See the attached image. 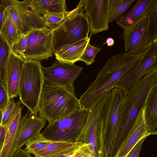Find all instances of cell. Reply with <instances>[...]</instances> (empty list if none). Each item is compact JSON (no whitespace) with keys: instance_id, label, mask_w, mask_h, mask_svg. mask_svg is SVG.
<instances>
[{"instance_id":"obj_21","label":"cell","mask_w":157,"mask_h":157,"mask_svg":"<svg viewBox=\"0 0 157 157\" xmlns=\"http://www.w3.org/2000/svg\"><path fill=\"white\" fill-rule=\"evenodd\" d=\"M145 118L150 135L157 134V86L151 91L145 104Z\"/></svg>"},{"instance_id":"obj_1","label":"cell","mask_w":157,"mask_h":157,"mask_svg":"<svg viewBox=\"0 0 157 157\" xmlns=\"http://www.w3.org/2000/svg\"><path fill=\"white\" fill-rule=\"evenodd\" d=\"M142 55L117 54L108 59L95 80L79 99L82 108L90 105L105 93L110 91L122 78L139 63Z\"/></svg>"},{"instance_id":"obj_34","label":"cell","mask_w":157,"mask_h":157,"mask_svg":"<svg viewBox=\"0 0 157 157\" xmlns=\"http://www.w3.org/2000/svg\"><path fill=\"white\" fill-rule=\"evenodd\" d=\"M146 138L145 137L141 140L131 150L127 157H139L142 146Z\"/></svg>"},{"instance_id":"obj_14","label":"cell","mask_w":157,"mask_h":157,"mask_svg":"<svg viewBox=\"0 0 157 157\" xmlns=\"http://www.w3.org/2000/svg\"><path fill=\"white\" fill-rule=\"evenodd\" d=\"M145 112V105L139 112L128 134L113 157H127L141 140L150 135L147 128Z\"/></svg>"},{"instance_id":"obj_18","label":"cell","mask_w":157,"mask_h":157,"mask_svg":"<svg viewBox=\"0 0 157 157\" xmlns=\"http://www.w3.org/2000/svg\"><path fill=\"white\" fill-rule=\"evenodd\" d=\"M25 60L10 50L6 70V88L10 99L18 96L19 83Z\"/></svg>"},{"instance_id":"obj_10","label":"cell","mask_w":157,"mask_h":157,"mask_svg":"<svg viewBox=\"0 0 157 157\" xmlns=\"http://www.w3.org/2000/svg\"><path fill=\"white\" fill-rule=\"evenodd\" d=\"M42 68L45 82L63 87L75 94L74 82L83 70L82 67L57 60L52 66Z\"/></svg>"},{"instance_id":"obj_17","label":"cell","mask_w":157,"mask_h":157,"mask_svg":"<svg viewBox=\"0 0 157 157\" xmlns=\"http://www.w3.org/2000/svg\"><path fill=\"white\" fill-rule=\"evenodd\" d=\"M23 106L8 127L5 141L0 157H12L17 150L18 142L24 124L29 115V111L24 115L22 114Z\"/></svg>"},{"instance_id":"obj_27","label":"cell","mask_w":157,"mask_h":157,"mask_svg":"<svg viewBox=\"0 0 157 157\" xmlns=\"http://www.w3.org/2000/svg\"><path fill=\"white\" fill-rule=\"evenodd\" d=\"M147 35L150 43H157V4L147 17Z\"/></svg>"},{"instance_id":"obj_8","label":"cell","mask_w":157,"mask_h":157,"mask_svg":"<svg viewBox=\"0 0 157 157\" xmlns=\"http://www.w3.org/2000/svg\"><path fill=\"white\" fill-rule=\"evenodd\" d=\"M3 2L19 36L34 30L47 28L32 0H3Z\"/></svg>"},{"instance_id":"obj_13","label":"cell","mask_w":157,"mask_h":157,"mask_svg":"<svg viewBox=\"0 0 157 157\" xmlns=\"http://www.w3.org/2000/svg\"><path fill=\"white\" fill-rule=\"evenodd\" d=\"M109 0H85L84 11L89 21L90 35L109 29Z\"/></svg>"},{"instance_id":"obj_39","label":"cell","mask_w":157,"mask_h":157,"mask_svg":"<svg viewBox=\"0 0 157 157\" xmlns=\"http://www.w3.org/2000/svg\"><path fill=\"white\" fill-rule=\"evenodd\" d=\"M3 112L0 110V121H1L2 115Z\"/></svg>"},{"instance_id":"obj_12","label":"cell","mask_w":157,"mask_h":157,"mask_svg":"<svg viewBox=\"0 0 157 157\" xmlns=\"http://www.w3.org/2000/svg\"><path fill=\"white\" fill-rule=\"evenodd\" d=\"M53 30L44 28L34 30L29 33L23 53L25 59L47 60L53 56Z\"/></svg>"},{"instance_id":"obj_36","label":"cell","mask_w":157,"mask_h":157,"mask_svg":"<svg viewBox=\"0 0 157 157\" xmlns=\"http://www.w3.org/2000/svg\"><path fill=\"white\" fill-rule=\"evenodd\" d=\"M12 157H32L30 154L21 148L17 149Z\"/></svg>"},{"instance_id":"obj_7","label":"cell","mask_w":157,"mask_h":157,"mask_svg":"<svg viewBox=\"0 0 157 157\" xmlns=\"http://www.w3.org/2000/svg\"><path fill=\"white\" fill-rule=\"evenodd\" d=\"M126 95L122 90L114 88L103 105L98 119L103 133L104 157H109L119 124L120 109Z\"/></svg>"},{"instance_id":"obj_26","label":"cell","mask_w":157,"mask_h":157,"mask_svg":"<svg viewBox=\"0 0 157 157\" xmlns=\"http://www.w3.org/2000/svg\"><path fill=\"white\" fill-rule=\"evenodd\" d=\"M20 100L15 102L13 98L10 99L5 110L3 112L0 123L3 126L8 127L18 113L21 106Z\"/></svg>"},{"instance_id":"obj_9","label":"cell","mask_w":157,"mask_h":157,"mask_svg":"<svg viewBox=\"0 0 157 157\" xmlns=\"http://www.w3.org/2000/svg\"><path fill=\"white\" fill-rule=\"evenodd\" d=\"M111 93H105L89 107L85 127L76 141L88 144L93 157H104L103 134L98 119L102 107Z\"/></svg>"},{"instance_id":"obj_2","label":"cell","mask_w":157,"mask_h":157,"mask_svg":"<svg viewBox=\"0 0 157 157\" xmlns=\"http://www.w3.org/2000/svg\"><path fill=\"white\" fill-rule=\"evenodd\" d=\"M157 86V68L147 74L126 94L121 106L118 130L109 157H113L128 134L150 93Z\"/></svg>"},{"instance_id":"obj_29","label":"cell","mask_w":157,"mask_h":157,"mask_svg":"<svg viewBox=\"0 0 157 157\" xmlns=\"http://www.w3.org/2000/svg\"><path fill=\"white\" fill-rule=\"evenodd\" d=\"M59 157H93L88 144L81 143L68 152Z\"/></svg>"},{"instance_id":"obj_40","label":"cell","mask_w":157,"mask_h":157,"mask_svg":"<svg viewBox=\"0 0 157 157\" xmlns=\"http://www.w3.org/2000/svg\"><path fill=\"white\" fill-rule=\"evenodd\" d=\"M3 145H0V154L2 151Z\"/></svg>"},{"instance_id":"obj_24","label":"cell","mask_w":157,"mask_h":157,"mask_svg":"<svg viewBox=\"0 0 157 157\" xmlns=\"http://www.w3.org/2000/svg\"><path fill=\"white\" fill-rule=\"evenodd\" d=\"M0 34L10 49L14 42L19 36L6 8L3 12V16Z\"/></svg>"},{"instance_id":"obj_11","label":"cell","mask_w":157,"mask_h":157,"mask_svg":"<svg viewBox=\"0 0 157 157\" xmlns=\"http://www.w3.org/2000/svg\"><path fill=\"white\" fill-rule=\"evenodd\" d=\"M142 55L137 65L120 80L113 88L121 89L126 94L147 74L157 68V43H150L148 48Z\"/></svg>"},{"instance_id":"obj_20","label":"cell","mask_w":157,"mask_h":157,"mask_svg":"<svg viewBox=\"0 0 157 157\" xmlns=\"http://www.w3.org/2000/svg\"><path fill=\"white\" fill-rule=\"evenodd\" d=\"M90 37L63 46L53 52L57 60L74 64L80 60Z\"/></svg>"},{"instance_id":"obj_4","label":"cell","mask_w":157,"mask_h":157,"mask_svg":"<svg viewBox=\"0 0 157 157\" xmlns=\"http://www.w3.org/2000/svg\"><path fill=\"white\" fill-rule=\"evenodd\" d=\"M85 0L80 1L77 7L65 14L63 21L52 32L54 52L65 46L88 38L89 21L84 13Z\"/></svg>"},{"instance_id":"obj_23","label":"cell","mask_w":157,"mask_h":157,"mask_svg":"<svg viewBox=\"0 0 157 157\" xmlns=\"http://www.w3.org/2000/svg\"><path fill=\"white\" fill-rule=\"evenodd\" d=\"M34 5L40 13L65 14L67 8L64 0H32Z\"/></svg>"},{"instance_id":"obj_16","label":"cell","mask_w":157,"mask_h":157,"mask_svg":"<svg viewBox=\"0 0 157 157\" xmlns=\"http://www.w3.org/2000/svg\"><path fill=\"white\" fill-rule=\"evenodd\" d=\"M157 0H139L127 13L121 16L116 21L123 32L132 29L138 24L147 18Z\"/></svg>"},{"instance_id":"obj_6","label":"cell","mask_w":157,"mask_h":157,"mask_svg":"<svg viewBox=\"0 0 157 157\" xmlns=\"http://www.w3.org/2000/svg\"><path fill=\"white\" fill-rule=\"evenodd\" d=\"M88 113V109L82 108L61 118L49 123L41 135L52 141L76 142L85 127Z\"/></svg>"},{"instance_id":"obj_3","label":"cell","mask_w":157,"mask_h":157,"mask_svg":"<svg viewBox=\"0 0 157 157\" xmlns=\"http://www.w3.org/2000/svg\"><path fill=\"white\" fill-rule=\"evenodd\" d=\"M81 108L75 94L44 82L38 104L39 118L50 123Z\"/></svg>"},{"instance_id":"obj_33","label":"cell","mask_w":157,"mask_h":157,"mask_svg":"<svg viewBox=\"0 0 157 157\" xmlns=\"http://www.w3.org/2000/svg\"><path fill=\"white\" fill-rule=\"evenodd\" d=\"M6 87L0 82V110L3 112L6 109L9 101Z\"/></svg>"},{"instance_id":"obj_38","label":"cell","mask_w":157,"mask_h":157,"mask_svg":"<svg viewBox=\"0 0 157 157\" xmlns=\"http://www.w3.org/2000/svg\"><path fill=\"white\" fill-rule=\"evenodd\" d=\"M114 40L113 38L109 37L107 38L104 44H106L109 47H111L114 45Z\"/></svg>"},{"instance_id":"obj_25","label":"cell","mask_w":157,"mask_h":157,"mask_svg":"<svg viewBox=\"0 0 157 157\" xmlns=\"http://www.w3.org/2000/svg\"><path fill=\"white\" fill-rule=\"evenodd\" d=\"M135 0H109V23L118 19Z\"/></svg>"},{"instance_id":"obj_32","label":"cell","mask_w":157,"mask_h":157,"mask_svg":"<svg viewBox=\"0 0 157 157\" xmlns=\"http://www.w3.org/2000/svg\"><path fill=\"white\" fill-rule=\"evenodd\" d=\"M29 33L20 35L13 43L10 49L13 53L24 59L23 53L26 46Z\"/></svg>"},{"instance_id":"obj_5","label":"cell","mask_w":157,"mask_h":157,"mask_svg":"<svg viewBox=\"0 0 157 157\" xmlns=\"http://www.w3.org/2000/svg\"><path fill=\"white\" fill-rule=\"evenodd\" d=\"M41 60L25 59L18 87L21 103L33 113H38L37 107L44 82Z\"/></svg>"},{"instance_id":"obj_22","label":"cell","mask_w":157,"mask_h":157,"mask_svg":"<svg viewBox=\"0 0 157 157\" xmlns=\"http://www.w3.org/2000/svg\"><path fill=\"white\" fill-rule=\"evenodd\" d=\"M81 143L50 140L43 149L33 155L35 157H59L68 152Z\"/></svg>"},{"instance_id":"obj_31","label":"cell","mask_w":157,"mask_h":157,"mask_svg":"<svg viewBox=\"0 0 157 157\" xmlns=\"http://www.w3.org/2000/svg\"><path fill=\"white\" fill-rule=\"evenodd\" d=\"M65 17V14L57 13L44 14L42 16L46 27L50 29H53L58 26L64 20Z\"/></svg>"},{"instance_id":"obj_28","label":"cell","mask_w":157,"mask_h":157,"mask_svg":"<svg viewBox=\"0 0 157 157\" xmlns=\"http://www.w3.org/2000/svg\"><path fill=\"white\" fill-rule=\"evenodd\" d=\"M10 50V47L0 34V82L6 87V62Z\"/></svg>"},{"instance_id":"obj_35","label":"cell","mask_w":157,"mask_h":157,"mask_svg":"<svg viewBox=\"0 0 157 157\" xmlns=\"http://www.w3.org/2000/svg\"><path fill=\"white\" fill-rule=\"evenodd\" d=\"M7 129L8 127L2 125L0 123V145L4 144Z\"/></svg>"},{"instance_id":"obj_30","label":"cell","mask_w":157,"mask_h":157,"mask_svg":"<svg viewBox=\"0 0 157 157\" xmlns=\"http://www.w3.org/2000/svg\"><path fill=\"white\" fill-rule=\"evenodd\" d=\"M101 50L100 48L91 45L89 42L80 60L84 62L87 65L92 64L94 61L97 55Z\"/></svg>"},{"instance_id":"obj_19","label":"cell","mask_w":157,"mask_h":157,"mask_svg":"<svg viewBox=\"0 0 157 157\" xmlns=\"http://www.w3.org/2000/svg\"><path fill=\"white\" fill-rule=\"evenodd\" d=\"M37 113L30 112L29 114L19 137L17 150L40 135V131L46 121L39 118Z\"/></svg>"},{"instance_id":"obj_15","label":"cell","mask_w":157,"mask_h":157,"mask_svg":"<svg viewBox=\"0 0 157 157\" xmlns=\"http://www.w3.org/2000/svg\"><path fill=\"white\" fill-rule=\"evenodd\" d=\"M147 19L136 25L130 30L122 34L125 53L129 54H142L148 48L150 42L148 39Z\"/></svg>"},{"instance_id":"obj_37","label":"cell","mask_w":157,"mask_h":157,"mask_svg":"<svg viewBox=\"0 0 157 157\" xmlns=\"http://www.w3.org/2000/svg\"><path fill=\"white\" fill-rule=\"evenodd\" d=\"M5 9V8L3 5L1 0H0V31L2 24L3 12Z\"/></svg>"}]
</instances>
